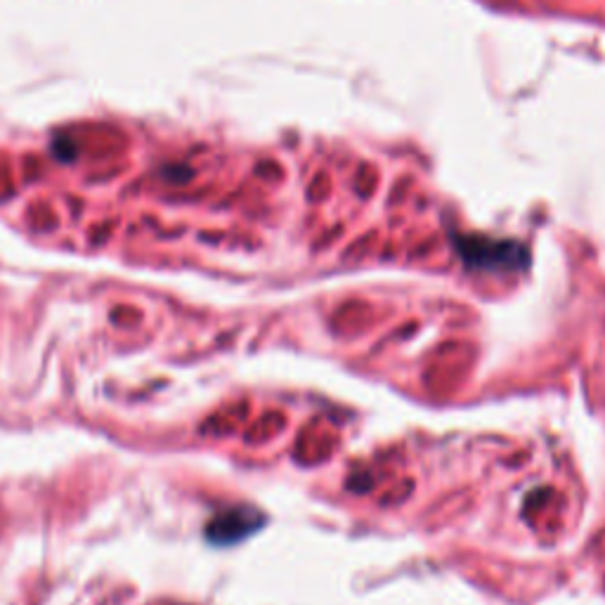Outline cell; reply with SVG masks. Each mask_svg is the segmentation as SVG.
I'll use <instances>...</instances> for the list:
<instances>
[{"label":"cell","instance_id":"6da1fadb","mask_svg":"<svg viewBox=\"0 0 605 605\" xmlns=\"http://www.w3.org/2000/svg\"><path fill=\"white\" fill-rule=\"evenodd\" d=\"M459 256L471 270L513 272L530 265L528 246L516 239H490L480 234H459L454 237Z\"/></svg>","mask_w":605,"mask_h":605},{"label":"cell","instance_id":"7a4b0ae2","mask_svg":"<svg viewBox=\"0 0 605 605\" xmlns=\"http://www.w3.org/2000/svg\"><path fill=\"white\" fill-rule=\"evenodd\" d=\"M260 525L258 511L253 509H230L213 518L206 528V537L216 544H232L249 537Z\"/></svg>","mask_w":605,"mask_h":605}]
</instances>
